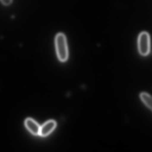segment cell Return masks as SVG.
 Segmentation results:
<instances>
[{
  "instance_id": "1",
  "label": "cell",
  "mask_w": 152,
  "mask_h": 152,
  "mask_svg": "<svg viewBox=\"0 0 152 152\" xmlns=\"http://www.w3.org/2000/svg\"><path fill=\"white\" fill-rule=\"evenodd\" d=\"M56 52L58 59L61 62H65L68 58V48L66 38L64 34H58L55 38Z\"/></svg>"
},
{
  "instance_id": "3",
  "label": "cell",
  "mask_w": 152,
  "mask_h": 152,
  "mask_svg": "<svg viewBox=\"0 0 152 152\" xmlns=\"http://www.w3.org/2000/svg\"><path fill=\"white\" fill-rule=\"evenodd\" d=\"M57 126L56 121L50 120L45 122L40 128L39 135L42 137H46L53 131Z\"/></svg>"
},
{
  "instance_id": "2",
  "label": "cell",
  "mask_w": 152,
  "mask_h": 152,
  "mask_svg": "<svg viewBox=\"0 0 152 152\" xmlns=\"http://www.w3.org/2000/svg\"><path fill=\"white\" fill-rule=\"evenodd\" d=\"M150 35L147 32H142L138 38V49L139 53L142 56H147L150 53Z\"/></svg>"
},
{
  "instance_id": "4",
  "label": "cell",
  "mask_w": 152,
  "mask_h": 152,
  "mask_svg": "<svg viewBox=\"0 0 152 152\" xmlns=\"http://www.w3.org/2000/svg\"><path fill=\"white\" fill-rule=\"evenodd\" d=\"M25 125L31 134L34 135H39L41 127L33 119L30 118L26 119L25 121Z\"/></svg>"
},
{
  "instance_id": "5",
  "label": "cell",
  "mask_w": 152,
  "mask_h": 152,
  "mask_svg": "<svg viewBox=\"0 0 152 152\" xmlns=\"http://www.w3.org/2000/svg\"><path fill=\"white\" fill-rule=\"evenodd\" d=\"M140 99L146 107L152 111V96L145 92H142L140 94Z\"/></svg>"
},
{
  "instance_id": "6",
  "label": "cell",
  "mask_w": 152,
  "mask_h": 152,
  "mask_svg": "<svg viewBox=\"0 0 152 152\" xmlns=\"http://www.w3.org/2000/svg\"><path fill=\"white\" fill-rule=\"evenodd\" d=\"M0 1L3 4L5 5H10L12 2V0H0Z\"/></svg>"
}]
</instances>
